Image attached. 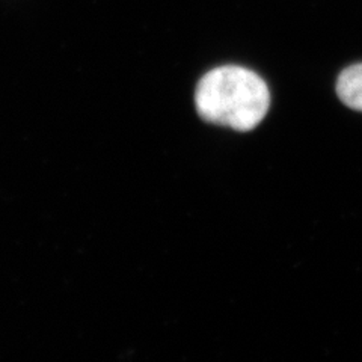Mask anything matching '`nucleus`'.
I'll use <instances>...</instances> for the list:
<instances>
[{"mask_svg": "<svg viewBox=\"0 0 362 362\" xmlns=\"http://www.w3.org/2000/svg\"><path fill=\"white\" fill-rule=\"evenodd\" d=\"M199 117L237 132L254 130L267 115L270 93L257 73L225 65L206 73L195 90Z\"/></svg>", "mask_w": 362, "mask_h": 362, "instance_id": "nucleus-1", "label": "nucleus"}, {"mask_svg": "<svg viewBox=\"0 0 362 362\" xmlns=\"http://www.w3.org/2000/svg\"><path fill=\"white\" fill-rule=\"evenodd\" d=\"M337 94L346 106L362 112V64L350 65L338 76Z\"/></svg>", "mask_w": 362, "mask_h": 362, "instance_id": "nucleus-2", "label": "nucleus"}]
</instances>
